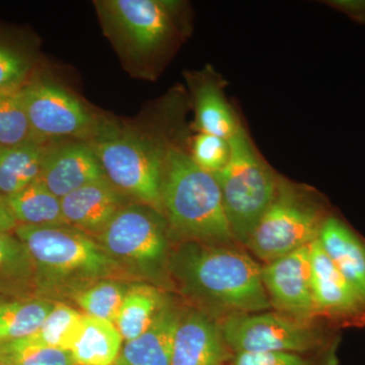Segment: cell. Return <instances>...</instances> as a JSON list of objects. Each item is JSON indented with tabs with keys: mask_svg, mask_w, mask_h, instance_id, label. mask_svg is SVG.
I'll use <instances>...</instances> for the list:
<instances>
[{
	"mask_svg": "<svg viewBox=\"0 0 365 365\" xmlns=\"http://www.w3.org/2000/svg\"><path fill=\"white\" fill-rule=\"evenodd\" d=\"M262 265L235 246L185 242L170 253V279L211 316L268 311Z\"/></svg>",
	"mask_w": 365,
	"mask_h": 365,
	"instance_id": "6da1fadb",
	"label": "cell"
},
{
	"mask_svg": "<svg viewBox=\"0 0 365 365\" xmlns=\"http://www.w3.org/2000/svg\"><path fill=\"white\" fill-rule=\"evenodd\" d=\"M14 234L32 257L39 297L59 302L97 281H133L93 237L71 225H19Z\"/></svg>",
	"mask_w": 365,
	"mask_h": 365,
	"instance_id": "7a4b0ae2",
	"label": "cell"
},
{
	"mask_svg": "<svg viewBox=\"0 0 365 365\" xmlns=\"http://www.w3.org/2000/svg\"><path fill=\"white\" fill-rule=\"evenodd\" d=\"M160 203L168 225L186 242L213 246L237 242L215 176L173 144L165 145Z\"/></svg>",
	"mask_w": 365,
	"mask_h": 365,
	"instance_id": "3957f363",
	"label": "cell"
},
{
	"mask_svg": "<svg viewBox=\"0 0 365 365\" xmlns=\"http://www.w3.org/2000/svg\"><path fill=\"white\" fill-rule=\"evenodd\" d=\"M106 179L127 198L162 213L160 187L165 145L110 118L100 117L86 141ZM163 215V213H162Z\"/></svg>",
	"mask_w": 365,
	"mask_h": 365,
	"instance_id": "277c9868",
	"label": "cell"
},
{
	"mask_svg": "<svg viewBox=\"0 0 365 365\" xmlns=\"http://www.w3.org/2000/svg\"><path fill=\"white\" fill-rule=\"evenodd\" d=\"M228 143L230 157L227 165L212 175L220 186L223 208L235 241L246 246L275 198L279 177L257 153L242 125Z\"/></svg>",
	"mask_w": 365,
	"mask_h": 365,
	"instance_id": "5b68a950",
	"label": "cell"
},
{
	"mask_svg": "<svg viewBox=\"0 0 365 365\" xmlns=\"http://www.w3.org/2000/svg\"><path fill=\"white\" fill-rule=\"evenodd\" d=\"M96 6L106 35L134 71H148L176 38L178 2L103 0Z\"/></svg>",
	"mask_w": 365,
	"mask_h": 365,
	"instance_id": "8992f818",
	"label": "cell"
},
{
	"mask_svg": "<svg viewBox=\"0 0 365 365\" xmlns=\"http://www.w3.org/2000/svg\"><path fill=\"white\" fill-rule=\"evenodd\" d=\"M165 216L141 203L124 206L96 241L132 279L170 281V249Z\"/></svg>",
	"mask_w": 365,
	"mask_h": 365,
	"instance_id": "52a82bcc",
	"label": "cell"
},
{
	"mask_svg": "<svg viewBox=\"0 0 365 365\" xmlns=\"http://www.w3.org/2000/svg\"><path fill=\"white\" fill-rule=\"evenodd\" d=\"M328 216L317 201L279 178L275 198L246 247L270 263L316 241Z\"/></svg>",
	"mask_w": 365,
	"mask_h": 365,
	"instance_id": "ba28073f",
	"label": "cell"
},
{
	"mask_svg": "<svg viewBox=\"0 0 365 365\" xmlns=\"http://www.w3.org/2000/svg\"><path fill=\"white\" fill-rule=\"evenodd\" d=\"M220 323L225 342L234 354L292 352L314 355L333 351L329 349L325 336L311 322L279 312L230 314Z\"/></svg>",
	"mask_w": 365,
	"mask_h": 365,
	"instance_id": "9c48e42d",
	"label": "cell"
},
{
	"mask_svg": "<svg viewBox=\"0 0 365 365\" xmlns=\"http://www.w3.org/2000/svg\"><path fill=\"white\" fill-rule=\"evenodd\" d=\"M21 100L36 141H86L98 121L76 96L47 78L31 79L21 88Z\"/></svg>",
	"mask_w": 365,
	"mask_h": 365,
	"instance_id": "30bf717a",
	"label": "cell"
},
{
	"mask_svg": "<svg viewBox=\"0 0 365 365\" xmlns=\"http://www.w3.org/2000/svg\"><path fill=\"white\" fill-rule=\"evenodd\" d=\"M261 277L276 312L306 322L317 316L312 294L309 245L264 264Z\"/></svg>",
	"mask_w": 365,
	"mask_h": 365,
	"instance_id": "8fae6325",
	"label": "cell"
},
{
	"mask_svg": "<svg viewBox=\"0 0 365 365\" xmlns=\"http://www.w3.org/2000/svg\"><path fill=\"white\" fill-rule=\"evenodd\" d=\"M234 355L217 319L199 309L180 312L170 365H228Z\"/></svg>",
	"mask_w": 365,
	"mask_h": 365,
	"instance_id": "7c38bea8",
	"label": "cell"
},
{
	"mask_svg": "<svg viewBox=\"0 0 365 365\" xmlns=\"http://www.w3.org/2000/svg\"><path fill=\"white\" fill-rule=\"evenodd\" d=\"M106 178L97 157L86 141L48 143L39 180L59 199Z\"/></svg>",
	"mask_w": 365,
	"mask_h": 365,
	"instance_id": "4fadbf2b",
	"label": "cell"
},
{
	"mask_svg": "<svg viewBox=\"0 0 365 365\" xmlns=\"http://www.w3.org/2000/svg\"><path fill=\"white\" fill-rule=\"evenodd\" d=\"M311 287L317 316L343 322H364L365 304L334 265L318 241L309 245Z\"/></svg>",
	"mask_w": 365,
	"mask_h": 365,
	"instance_id": "5bb4252c",
	"label": "cell"
},
{
	"mask_svg": "<svg viewBox=\"0 0 365 365\" xmlns=\"http://www.w3.org/2000/svg\"><path fill=\"white\" fill-rule=\"evenodd\" d=\"M127 199L103 178L63 197L62 215L66 225L96 240L117 213L127 205Z\"/></svg>",
	"mask_w": 365,
	"mask_h": 365,
	"instance_id": "9a60e30c",
	"label": "cell"
},
{
	"mask_svg": "<svg viewBox=\"0 0 365 365\" xmlns=\"http://www.w3.org/2000/svg\"><path fill=\"white\" fill-rule=\"evenodd\" d=\"M318 241L365 304V242L335 215L326 218Z\"/></svg>",
	"mask_w": 365,
	"mask_h": 365,
	"instance_id": "2e32d148",
	"label": "cell"
},
{
	"mask_svg": "<svg viewBox=\"0 0 365 365\" xmlns=\"http://www.w3.org/2000/svg\"><path fill=\"white\" fill-rule=\"evenodd\" d=\"M180 312L165 300L150 328L127 341L115 365H170Z\"/></svg>",
	"mask_w": 365,
	"mask_h": 365,
	"instance_id": "e0dca14e",
	"label": "cell"
},
{
	"mask_svg": "<svg viewBox=\"0 0 365 365\" xmlns=\"http://www.w3.org/2000/svg\"><path fill=\"white\" fill-rule=\"evenodd\" d=\"M38 297L32 257L16 234L0 235V302Z\"/></svg>",
	"mask_w": 365,
	"mask_h": 365,
	"instance_id": "ac0fdd59",
	"label": "cell"
},
{
	"mask_svg": "<svg viewBox=\"0 0 365 365\" xmlns=\"http://www.w3.org/2000/svg\"><path fill=\"white\" fill-rule=\"evenodd\" d=\"M18 225L56 227L66 225L62 215L61 199L51 193L40 181L11 194L0 195Z\"/></svg>",
	"mask_w": 365,
	"mask_h": 365,
	"instance_id": "d6986e66",
	"label": "cell"
},
{
	"mask_svg": "<svg viewBox=\"0 0 365 365\" xmlns=\"http://www.w3.org/2000/svg\"><path fill=\"white\" fill-rule=\"evenodd\" d=\"M123 344L114 324L85 314L71 352L76 365H115Z\"/></svg>",
	"mask_w": 365,
	"mask_h": 365,
	"instance_id": "ffe728a7",
	"label": "cell"
},
{
	"mask_svg": "<svg viewBox=\"0 0 365 365\" xmlns=\"http://www.w3.org/2000/svg\"><path fill=\"white\" fill-rule=\"evenodd\" d=\"M165 302L162 292L153 284L132 283L115 322L124 342L145 332Z\"/></svg>",
	"mask_w": 365,
	"mask_h": 365,
	"instance_id": "44dd1931",
	"label": "cell"
},
{
	"mask_svg": "<svg viewBox=\"0 0 365 365\" xmlns=\"http://www.w3.org/2000/svg\"><path fill=\"white\" fill-rule=\"evenodd\" d=\"M47 144L0 146V195L16 193L39 180Z\"/></svg>",
	"mask_w": 365,
	"mask_h": 365,
	"instance_id": "7402d4cb",
	"label": "cell"
},
{
	"mask_svg": "<svg viewBox=\"0 0 365 365\" xmlns=\"http://www.w3.org/2000/svg\"><path fill=\"white\" fill-rule=\"evenodd\" d=\"M194 102L199 133L211 134L228 140L241 126L220 86L213 81L197 83Z\"/></svg>",
	"mask_w": 365,
	"mask_h": 365,
	"instance_id": "603a6c76",
	"label": "cell"
},
{
	"mask_svg": "<svg viewBox=\"0 0 365 365\" xmlns=\"http://www.w3.org/2000/svg\"><path fill=\"white\" fill-rule=\"evenodd\" d=\"M56 302L39 297L0 302V342L23 339L37 332Z\"/></svg>",
	"mask_w": 365,
	"mask_h": 365,
	"instance_id": "cb8c5ba5",
	"label": "cell"
},
{
	"mask_svg": "<svg viewBox=\"0 0 365 365\" xmlns=\"http://www.w3.org/2000/svg\"><path fill=\"white\" fill-rule=\"evenodd\" d=\"M131 284L128 280L103 279L78 290L71 299L86 316L104 319L115 325Z\"/></svg>",
	"mask_w": 365,
	"mask_h": 365,
	"instance_id": "d4e9b609",
	"label": "cell"
},
{
	"mask_svg": "<svg viewBox=\"0 0 365 365\" xmlns=\"http://www.w3.org/2000/svg\"><path fill=\"white\" fill-rule=\"evenodd\" d=\"M83 316L64 302H56L39 330L26 338L38 344L71 351L83 328Z\"/></svg>",
	"mask_w": 365,
	"mask_h": 365,
	"instance_id": "484cf974",
	"label": "cell"
},
{
	"mask_svg": "<svg viewBox=\"0 0 365 365\" xmlns=\"http://www.w3.org/2000/svg\"><path fill=\"white\" fill-rule=\"evenodd\" d=\"M26 143H38L21 100V88L0 93V146Z\"/></svg>",
	"mask_w": 365,
	"mask_h": 365,
	"instance_id": "4316f807",
	"label": "cell"
},
{
	"mask_svg": "<svg viewBox=\"0 0 365 365\" xmlns=\"http://www.w3.org/2000/svg\"><path fill=\"white\" fill-rule=\"evenodd\" d=\"M2 365H76L71 352L38 344L28 338L0 342Z\"/></svg>",
	"mask_w": 365,
	"mask_h": 365,
	"instance_id": "83f0119b",
	"label": "cell"
},
{
	"mask_svg": "<svg viewBox=\"0 0 365 365\" xmlns=\"http://www.w3.org/2000/svg\"><path fill=\"white\" fill-rule=\"evenodd\" d=\"M190 155L199 168L216 174L227 165L230 157V143L222 137L199 133L194 137Z\"/></svg>",
	"mask_w": 365,
	"mask_h": 365,
	"instance_id": "f1b7e54d",
	"label": "cell"
},
{
	"mask_svg": "<svg viewBox=\"0 0 365 365\" xmlns=\"http://www.w3.org/2000/svg\"><path fill=\"white\" fill-rule=\"evenodd\" d=\"M228 365H337L334 352L299 354L292 352L237 353Z\"/></svg>",
	"mask_w": 365,
	"mask_h": 365,
	"instance_id": "f546056e",
	"label": "cell"
},
{
	"mask_svg": "<svg viewBox=\"0 0 365 365\" xmlns=\"http://www.w3.org/2000/svg\"><path fill=\"white\" fill-rule=\"evenodd\" d=\"M29 73L28 60L0 43V93L20 90L29 81Z\"/></svg>",
	"mask_w": 365,
	"mask_h": 365,
	"instance_id": "4dcf8cb0",
	"label": "cell"
},
{
	"mask_svg": "<svg viewBox=\"0 0 365 365\" xmlns=\"http://www.w3.org/2000/svg\"><path fill=\"white\" fill-rule=\"evenodd\" d=\"M327 4L345 14L352 21L365 24V0H332Z\"/></svg>",
	"mask_w": 365,
	"mask_h": 365,
	"instance_id": "1f68e13d",
	"label": "cell"
},
{
	"mask_svg": "<svg viewBox=\"0 0 365 365\" xmlns=\"http://www.w3.org/2000/svg\"><path fill=\"white\" fill-rule=\"evenodd\" d=\"M18 225L9 209L0 201V235L14 234Z\"/></svg>",
	"mask_w": 365,
	"mask_h": 365,
	"instance_id": "d6a6232c",
	"label": "cell"
},
{
	"mask_svg": "<svg viewBox=\"0 0 365 365\" xmlns=\"http://www.w3.org/2000/svg\"><path fill=\"white\" fill-rule=\"evenodd\" d=\"M0 365H2V364H0Z\"/></svg>",
	"mask_w": 365,
	"mask_h": 365,
	"instance_id": "836d02e7",
	"label": "cell"
}]
</instances>
